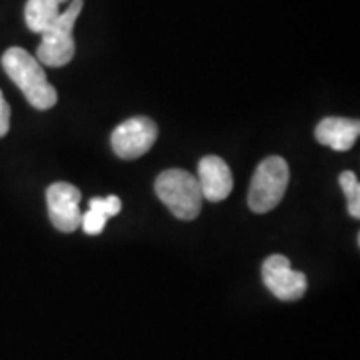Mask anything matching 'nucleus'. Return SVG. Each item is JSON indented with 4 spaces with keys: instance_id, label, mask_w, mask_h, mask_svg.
Masks as SVG:
<instances>
[{
    "instance_id": "nucleus-13",
    "label": "nucleus",
    "mask_w": 360,
    "mask_h": 360,
    "mask_svg": "<svg viewBox=\"0 0 360 360\" xmlns=\"http://www.w3.org/2000/svg\"><path fill=\"white\" fill-rule=\"evenodd\" d=\"M11 129V105L4 98L2 90H0V137L7 135Z\"/></svg>"
},
{
    "instance_id": "nucleus-11",
    "label": "nucleus",
    "mask_w": 360,
    "mask_h": 360,
    "mask_svg": "<svg viewBox=\"0 0 360 360\" xmlns=\"http://www.w3.org/2000/svg\"><path fill=\"white\" fill-rule=\"evenodd\" d=\"M339 184L344 191L345 197H347V207L349 214L352 215L354 219L360 217V184L357 175L350 170H345V172L340 174Z\"/></svg>"
},
{
    "instance_id": "nucleus-9",
    "label": "nucleus",
    "mask_w": 360,
    "mask_h": 360,
    "mask_svg": "<svg viewBox=\"0 0 360 360\" xmlns=\"http://www.w3.org/2000/svg\"><path fill=\"white\" fill-rule=\"evenodd\" d=\"M360 134V122L344 117H327L315 129V137L322 146L345 152L354 147Z\"/></svg>"
},
{
    "instance_id": "nucleus-4",
    "label": "nucleus",
    "mask_w": 360,
    "mask_h": 360,
    "mask_svg": "<svg viewBox=\"0 0 360 360\" xmlns=\"http://www.w3.org/2000/svg\"><path fill=\"white\" fill-rule=\"evenodd\" d=\"M290 179L287 162L278 155L267 157L255 169L249 191V207L255 214H267L281 204Z\"/></svg>"
},
{
    "instance_id": "nucleus-8",
    "label": "nucleus",
    "mask_w": 360,
    "mask_h": 360,
    "mask_svg": "<svg viewBox=\"0 0 360 360\" xmlns=\"http://www.w3.org/2000/svg\"><path fill=\"white\" fill-rule=\"evenodd\" d=\"M197 180L204 199L210 202L225 200L231 195L233 187L231 167L217 155H207L199 162Z\"/></svg>"
},
{
    "instance_id": "nucleus-5",
    "label": "nucleus",
    "mask_w": 360,
    "mask_h": 360,
    "mask_svg": "<svg viewBox=\"0 0 360 360\" xmlns=\"http://www.w3.org/2000/svg\"><path fill=\"white\" fill-rule=\"evenodd\" d=\"M159 129L148 117H134L117 125L112 132V148L120 159L134 160L146 155L157 141Z\"/></svg>"
},
{
    "instance_id": "nucleus-7",
    "label": "nucleus",
    "mask_w": 360,
    "mask_h": 360,
    "mask_svg": "<svg viewBox=\"0 0 360 360\" xmlns=\"http://www.w3.org/2000/svg\"><path fill=\"white\" fill-rule=\"evenodd\" d=\"M80 200L82 193L72 184L56 182L47 188L49 217L57 231L70 233L80 227L84 214L79 207Z\"/></svg>"
},
{
    "instance_id": "nucleus-1",
    "label": "nucleus",
    "mask_w": 360,
    "mask_h": 360,
    "mask_svg": "<svg viewBox=\"0 0 360 360\" xmlns=\"http://www.w3.org/2000/svg\"><path fill=\"white\" fill-rule=\"evenodd\" d=\"M2 67L30 105L39 110H49L56 105L57 90L47 80L40 62L29 52L20 47H11L4 52Z\"/></svg>"
},
{
    "instance_id": "nucleus-3",
    "label": "nucleus",
    "mask_w": 360,
    "mask_h": 360,
    "mask_svg": "<svg viewBox=\"0 0 360 360\" xmlns=\"http://www.w3.org/2000/svg\"><path fill=\"white\" fill-rule=\"evenodd\" d=\"M84 8V0H72L67 11L49 25L42 34V42L37 47V60L49 67H64L75 56L74 27L80 12Z\"/></svg>"
},
{
    "instance_id": "nucleus-6",
    "label": "nucleus",
    "mask_w": 360,
    "mask_h": 360,
    "mask_svg": "<svg viewBox=\"0 0 360 360\" xmlns=\"http://www.w3.org/2000/svg\"><path fill=\"white\" fill-rule=\"evenodd\" d=\"M262 277L267 289L283 302L302 299L307 290V277L290 267V260L283 255H270L262 265Z\"/></svg>"
},
{
    "instance_id": "nucleus-2",
    "label": "nucleus",
    "mask_w": 360,
    "mask_h": 360,
    "mask_svg": "<svg viewBox=\"0 0 360 360\" xmlns=\"http://www.w3.org/2000/svg\"><path fill=\"white\" fill-rule=\"evenodd\" d=\"M155 192L180 220H193L200 214L204 195L199 180L187 170L170 169L162 172L155 180Z\"/></svg>"
},
{
    "instance_id": "nucleus-10",
    "label": "nucleus",
    "mask_w": 360,
    "mask_h": 360,
    "mask_svg": "<svg viewBox=\"0 0 360 360\" xmlns=\"http://www.w3.org/2000/svg\"><path fill=\"white\" fill-rule=\"evenodd\" d=\"M69 0H27L25 22L35 34H42L60 17V6Z\"/></svg>"
},
{
    "instance_id": "nucleus-12",
    "label": "nucleus",
    "mask_w": 360,
    "mask_h": 360,
    "mask_svg": "<svg viewBox=\"0 0 360 360\" xmlns=\"http://www.w3.org/2000/svg\"><path fill=\"white\" fill-rule=\"evenodd\" d=\"M89 209L96 210L97 214H101L102 217H105L107 220L115 217L117 214L122 210V202H120L119 197L115 195H109L105 199H101V197H96V199L90 200Z\"/></svg>"
}]
</instances>
